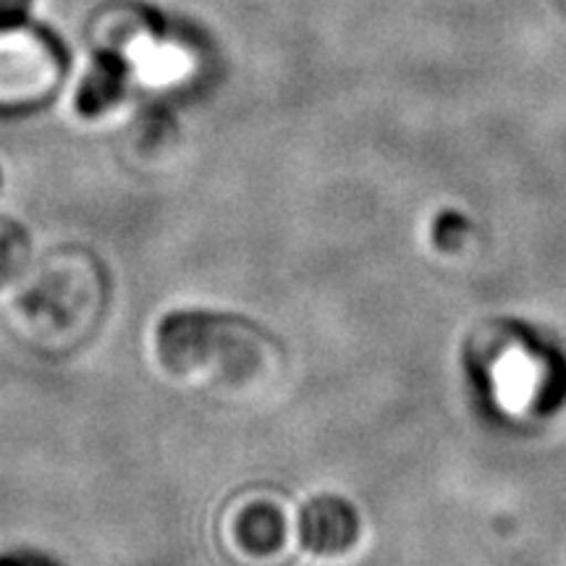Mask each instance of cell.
Returning a JSON list of instances; mask_svg holds the SVG:
<instances>
[{"label":"cell","mask_w":566,"mask_h":566,"mask_svg":"<svg viewBox=\"0 0 566 566\" xmlns=\"http://www.w3.org/2000/svg\"><path fill=\"white\" fill-rule=\"evenodd\" d=\"M34 263L32 239L27 229L0 216V294H13Z\"/></svg>","instance_id":"obj_4"},{"label":"cell","mask_w":566,"mask_h":566,"mask_svg":"<svg viewBox=\"0 0 566 566\" xmlns=\"http://www.w3.org/2000/svg\"><path fill=\"white\" fill-rule=\"evenodd\" d=\"M357 533V514L342 499H317L302 516V541L315 554L346 551Z\"/></svg>","instance_id":"obj_3"},{"label":"cell","mask_w":566,"mask_h":566,"mask_svg":"<svg viewBox=\"0 0 566 566\" xmlns=\"http://www.w3.org/2000/svg\"><path fill=\"white\" fill-rule=\"evenodd\" d=\"M30 0H0V27L13 24L27 13Z\"/></svg>","instance_id":"obj_6"},{"label":"cell","mask_w":566,"mask_h":566,"mask_svg":"<svg viewBox=\"0 0 566 566\" xmlns=\"http://www.w3.org/2000/svg\"><path fill=\"white\" fill-rule=\"evenodd\" d=\"M105 275L82 250H53L32 263L11 294V315L32 342L63 346L82 342L101 323Z\"/></svg>","instance_id":"obj_2"},{"label":"cell","mask_w":566,"mask_h":566,"mask_svg":"<svg viewBox=\"0 0 566 566\" xmlns=\"http://www.w3.org/2000/svg\"><path fill=\"white\" fill-rule=\"evenodd\" d=\"M155 363L174 384L237 394L265 378L273 344L258 325L221 313H171L155 331Z\"/></svg>","instance_id":"obj_1"},{"label":"cell","mask_w":566,"mask_h":566,"mask_svg":"<svg viewBox=\"0 0 566 566\" xmlns=\"http://www.w3.org/2000/svg\"><path fill=\"white\" fill-rule=\"evenodd\" d=\"M239 533H242L247 548L265 554V551H273L281 543L283 522L275 509L271 512L268 506H258L252 512H247L242 525H239Z\"/></svg>","instance_id":"obj_5"}]
</instances>
